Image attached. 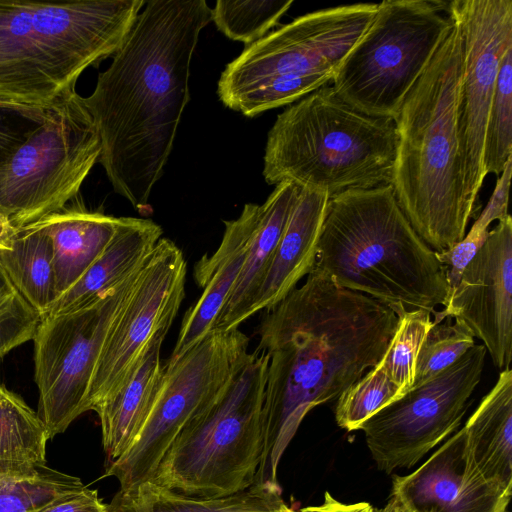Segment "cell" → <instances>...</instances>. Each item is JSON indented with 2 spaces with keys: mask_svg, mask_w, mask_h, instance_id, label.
Listing matches in <instances>:
<instances>
[{
  "mask_svg": "<svg viewBox=\"0 0 512 512\" xmlns=\"http://www.w3.org/2000/svg\"><path fill=\"white\" fill-rule=\"evenodd\" d=\"M397 325L388 305L340 287L316 268L265 311L256 331V350L269 354L256 481L277 482L282 455L307 413L337 400L375 367Z\"/></svg>",
  "mask_w": 512,
  "mask_h": 512,
  "instance_id": "6da1fadb",
  "label": "cell"
},
{
  "mask_svg": "<svg viewBox=\"0 0 512 512\" xmlns=\"http://www.w3.org/2000/svg\"><path fill=\"white\" fill-rule=\"evenodd\" d=\"M211 22L205 0H150L83 97L101 142L99 161L114 191L147 206L189 102L190 65Z\"/></svg>",
  "mask_w": 512,
  "mask_h": 512,
  "instance_id": "7a4b0ae2",
  "label": "cell"
},
{
  "mask_svg": "<svg viewBox=\"0 0 512 512\" xmlns=\"http://www.w3.org/2000/svg\"><path fill=\"white\" fill-rule=\"evenodd\" d=\"M462 37L454 20L394 119L398 145L392 187L404 215L436 253L460 242L474 211L461 170Z\"/></svg>",
  "mask_w": 512,
  "mask_h": 512,
  "instance_id": "3957f363",
  "label": "cell"
},
{
  "mask_svg": "<svg viewBox=\"0 0 512 512\" xmlns=\"http://www.w3.org/2000/svg\"><path fill=\"white\" fill-rule=\"evenodd\" d=\"M314 268L394 312L434 315L450 292L446 267L411 226L392 185L329 198Z\"/></svg>",
  "mask_w": 512,
  "mask_h": 512,
  "instance_id": "277c9868",
  "label": "cell"
},
{
  "mask_svg": "<svg viewBox=\"0 0 512 512\" xmlns=\"http://www.w3.org/2000/svg\"><path fill=\"white\" fill-rule=\"evenodd\" d=\"M144 0H0V104L47 110L82 72L113 56Z\"/></svg>",
  "mask_w": 512,
  "mask_h": 512,
  "instance_id": "5b68a950",
  "label": "cell"
},
{
  "mask_svg": "<svg viewBox=\"0 0 512 512\" xmlns=\"http://www.w3.org/2000/svg\"><path fill=\"white\" fill-rule=\"evenodd\" d=\"M398 145L391 118L359 112L331 86L280 113L268 132L263 176L326 193L392 185Z\"/></svg>",
  "mask_w": 512,
  "mask_h": 512,
  "instance_id": "8992f818",
  "label": "cell"
},
{
  "mask_svg": "<svg viewBox=\"0 0 512 512\" xmlns=\"http://www.w3.org/2000/svg\"><path fill=\"white\" fill-rule=\"evenodd\" d=\"M377 6L324 8L269 32L227 64L218 81L219 99L255 117L325 86L372 22Z\"/></svg>",
  "mask_w": 512,
  "mask_h": 512,
  "instance_id": "52a82bcc",
  "label": "cell"
},
{
  "mask_svg": "<svg viewBox=\"0 0 512 512\" xmlns=\"http://www.w3.org/2000/svg\"><path fill=\"white\" fill-rule=\"evenodd\" d=\"M269 354L255 350L230 386L193 416L150 482L191 497L250 487L263 449L262 405Z\"/></svg>",
  "mask_w": 512,
  "mask_h": 512,
  "instance_id": "ba28073f",
  "label": "cell"
},
{
  "mask_svg": "<svg viewBox=\"0 0 512 512\" xmlns=\"http://www.w3.org/2000/svg\"><path fill=\"white\" fill-rule=\"evenodd\" d=\"M449 1L385 0L342 61L332 89L366 115L395 119L453 26Z\"/></svg>",
  "mask_w": 512,
  "mask_h": 512,
  "instance_id": "9c48e42d",
  "label": "cell"
},
{
  "mask_svg": "<svg viewBox=\"0 0 512 512\" xmlns=\"http://www.w3.org/2000/svg\"><path fill=\"white\" fill-rule=\"evenodd\" d=\"M101 142L76 90L47 109L41 123L0 163V213L19 229L75 199Z\"/></svg>",
  "mask_w": 512,
  "mask_h": 512,
  "instance_id": "30bf717a",
  "label": "cell"
},
{
  "mask_svg": "<svg viewBox=\"0 0 512 512\" xmlns=\"http://www.w3.org/2000/svg\"><path fill=\"white\" fill-rule=\"evenodd\" d=\"M248 347L249 338L239 328L213 329L181 356L169 358L142 429L104 476L116 477L122 492L150 481L187 422L221 395L248 363L253 353Z\"/></svg>",
  "mask_w": 512,
  "mask_h": 512,
  "instance_id": "8fae6325",
  "label": "cell"
},
{
  "mask_svg": "<svg viewBox=\"0 0 512 512\" xmlns=\"http://www.w3.org/2000/svg\"><path fill=\"white\" fill-rule=\"evenodd\" d=\"M142 265L90 305L41 318L33 338L34 378L38 388L37 415L49 439L89 411V385L101 348L132 294Z\"/></svg>",
  "mask_w": 512,
  "mask_h": 512,
  "instance_id": "7c38bea8",
  "label": "cell"
},
{
  "mask_svg": "<svg viewBox=\"0 0 512 512\" xmlns=\"http://www.w3.org/2000/svg\"><path fill=\"white\" fill-rule=\"evenodd\" d=\"M486 353L483 344L473 345L450 367L413 385L359 427L380 471L390 474L414 466L459 427Z\"/></svg>",
  "mask_w": 512,
  "mask_h": 512,
  "instance_id": "4fadbf2b",
  "label": "cell"
},
{
  "mask_svg": "<svg viewBox=\"0 0 512 512\" xmlns=\"http://www.w3.org/2000/svg\"><path fill=\"white\" fill-rule=\"evenodd\" d=\"M186 272L182 250L161 238L104 340L89 385L88 410L95 411L122 389L153 344L165 339L185 296Z\"/></svg>",
  "mask_w": 512,
  "mask_h": 512,
  "instance_id": "5bb4252c",
  "label": "cell"
},
{
  "mask_svg": "<svg viewBox=\"0 0 512 512\" xmlns=\"http://www.w3.org/2000/svg\"><path fill=\"white\" fill-rule=\"evenodd\" d=\"M463 47L459 139L465 200L475 203L487 176L484 141L502 58L512 47V0L449 1Z\"/></svg>",
  "mask_w": 512,
  "mask_h": 512,
  "instance_id": "9a60e30c",
  "label": "cell"
},
{
  "mask_svg": "<svg viewBox=\"0 0 512 512\" xmlns=\"http://www.w3.org/2000/svg\"><path fill=\"white\" fill-rule=\"evenodd\" d=\"M512 219L489 230L434 320L460 321L483 342L494 365L509 369L512 358Z\"/></svg>",
  "mask_w": 512,
  "mask_h": 512,
  "instance_id": "2e32d148",
  "label": "cell"
},
{
  "mask_svg": "<svg viewBox=\"0 0 512 512\" xmlns=\"http://www.w3.org/2000/svg\"><path fill=\"white\" fill-rule=\"evenodd\" d=\"M391 495L407 512H508L512 491L487 481L471 464L460 429L415 471L395 475Z\"/></svg>",
  "mask_w": 512,
  "mask_h": 512,
  "instance_id": "e0dca14e",
  "label": "cell"
},
{
  "mask_svg": "<svg viewBox=\"0 0 512 512\" xmlns=\"http://www.w3.org/2000/svg\"><path fill=\"white\" fill-rule=\"evenodd\" d=\"M329 198L324 192L301 188L249 317L273 308L313 271Z\"/></svg>",
  "mask_w": 512,
  "mask_h": 512,
  "instance_id": "ac0fdd59",
  "label": "cell"
},
{
  "mask_svg": "<svg viewBox=\"0 0 512 512\" xmlns=\"http://www.w3.org/2000/svg\"><path fill=\"white\" fill-rule=\"evenodd\" d=\"M162 234L161 226L150 219L121 217L114 236L101 255L55 300L44 317L73 312L98 300L142 265Z\"/></svg>",
  "mask_w": 512,
  "mask_h": 512,
  "instance_id": "d6986e66",
  "label": "cell"
},
{
  "mask_svg": "<svg viewBox=\"0 0 512 512\" xmlns=\"http://www.w3.org/2000/svg\"><path fill=\"white\" fill-rule=\"evenodd\" d=\"M120 222L121 217L88 211L79 204H67L61 210L26 225L50 238L58 297L97 260Z\"/></svg>",
  "mask_w": 512,
  "mask_h": 512,
  "instance_id": "ffe728a7",
  "label": "cell"
},
{
  "mask_svg": "<svg viewBox=\"0 0 512 512\" xmlns=\"http://www.w3.org/2000/svg\"><path fill=\"white\" fill-rule=\"evenodd\" d=\"M253 234L226 230L214 253L195 264L193 276L203 293L185 312L170 358L181 356L213 330L240 275Z\"/></svg>",
  "mask_w": 512,
  "mask_h": 512,
  "instance_id": "44dd1931",
  "label": "cell"
},
{
  "mask_svg": "<svg viewBox=\"0 0 512 512\" xmlns=\"http://www.w3.org/2000/svg\"><path fill=\"white\" fill-rule=\"evenodd\" d=\"M467 458L489 482L512 491V370H502L462 428Z\"/></svg>",
  "mask_w": 512,
  "mask_h": 512,
  "instance_id": "7402d4cb",
  "label": "cell"
},
{
  "mask_svg": "<svg viewBox=\"0 0 512 512\" xmlns=\"http://www.w3.org/2000/svg\"><path fill=\"white\" fill-rule=\"evenodd\" d=\"M301 187L283 181L261 204V215L251 239L245 261L234 288L221 310L213 329L238 328L249 319V311L260 289L266 271L297 201Z\"/></svg>",
  "mask_w": 512,
  "mask_h": 512,
  "instance_id": "603a6c76",
  "label": "cell"
},
{
  "mask_svg": "<svg viewBox=\"0 0 512 512\" xmlns=\"http://www.w3.org/2000/svg\"><path fill=\"white\" fill-rule=\"evenodd\" d=\"M163 341L157 340L129 382L95 409L110 463L131 446L152 410L164 372Z\"/></svg>",
  "mask_w": 512,
  "mask_h": 512,
  "instance_id": "cb8c5ba5",
  "label": "cell"
},
{
  "mask_svg": "<svg viewBox=\"0 0 512 512\" xmlns=\"http://www.w3.org/2000/svg\"><path fill=\"white\" fill-rule=\"evenodd\" d=\"M44 423L18 395L0 385V480L32 479L46 466Z\"/></svg>",
  "mask_w": 512,
  "mask_h": 512,
  "instance_id": "d4e9b609",
  "label": "cell"
},
{
  "mask_svg": "<svg viewBox=\"0 0 512 512\" xmlns=\"http://www.w3.org/2000/svg\"><path fill=\"white\" fill-rule=\"evenodd\" d=\"M125 493L134 512H281L287 507L274 481H255L245 490L208 498L186 496L150 481Z\"/></svg>",
  "mask_w": 512,
  "mask_h": 512,
  "instance_id": "484cf974",
  "label": "cell"
},
{
  "mask_svg": "<svg viewBox=\"0 0 512 512\" xmlns=\"http://www.w3.org/2000/svg\"><path fill=\"white\" fill-rule=\"evenodd\" d=\"M10 249H0V265L11 283L44 317L58 297L50 238L29 226L17 229Z\"/></svg>",
  "mask_w": 512,
  "mask_h": 512,
  "instance_id": "4316f807",
  "label": "cell"
},
{
  "mask_svg": "<svg viewBox=\"0 0 512 512\" xmlns=\"http://www.w3.org/2000/svg\"><path fill=\"white\" fill-rule=\"evenodd\" d=\"M293 1H222L211 9V21L231 40L252 44L279 23Z\"/></svg>",
  "mask_w": 512,
  "mask_h": 512,
  "instance_id": "83f0119b",
  "label": "cell"
},
{
  "mask_svg": "<svg viewBox=\"0 0 512 512\" xmlns=\"http://www.w3.org/2000/svg\"><path fill=\"white\" fill-rule=\"evenodd\" d=\"M512 158V47L504 54L488 114L484 141L486 175L499 176Z\"/></svg>",
  "mask_w": 512,
  "mask_h": 512,
  "instance_id": "f1b7e54d",
  "label": "cell"
},
{
  "mask_svg": "<svg viewBox=\"0 0 512 512\" xmlns=\"http://www.w3.org/2000/svg\"><path fill=\"white\" fill-rule=\"evenodd\" d=\"M395 313L398 325L379 364L405 394L414 385L417 356L433 320L426 310Z\"/></svg>",
  "mask_w": 512,
  "mask_h": 512,
  "instance_id": "f546056e",
  "label": "cell"
},
{
  "mask_svg": "<svg viewBox=\"0 0 512 512\" xmlns=\"http://www.w3.org/2000/svg\"><path fill=\"white\" fill-rule=\"evenodd\" d=\"M402 395L378 363L339 396L336 422L347 431L359 430L366 420Z\"/></svg>",
  "mask_w": 512,
  "mask_h": 512,
  "instance_id": "4dcf8cb0",
  "label": "cell"
},
{
  "mask_svg": "<svg viewBox=\"0 0 512 512\" xmlns=\"http://www.w3.org/2000/svg\"><path fill=\"white\" fill-rule=\"evenodd\" d=\"M447 319L445 323L433 320L417 356L414 385L450 367L475 345L474 337L460 321Z\"/></svg>",
  "mask_w": 512,
  "mask_h": 512,
  "instance_id": "1f68e13d",
  "label": "cell"
},
{
  "mask_svg": "<svg viewBox=\"0 0 512 512\" xmlns=\"http://www.w3.org/2000/svg\"><path fill=\"white\" fill-rule=\"evenodd\" d=\"M82 486L78 477L46 465L32 479L0 480V512H33L53 497Z\"/></svg>",
  "mask_w": 512,
  "mask_h": 512,
  "instance_id": "d6a6232c",
  "label": "cell"
},
{
  "mask_svg": "<svg viewBox=\"0 0 512 512\" xmlns=\"http://www.w3.org/2000/svg\"><path fill=\"white\" fill-rule=\"evenodd\" d=\"M41 316L18 292L0 265V358L33 340Z\"/></svg>",
  "mask_w": 512,
  "mask_h": 512,
  "instance_id": "836d02e7",
  "label": "cell"
},
{
  "mask_svg": "<svg viewBox=\"0 0 512 512\" xmlns=\"http://www.w3.org/2000/svg\"><path fill=\"white\" fill-rule=\"evenodd\" d=\"M46 110L0 104V163L7 159L42 121Z\"/></svg>",
  "mask_w": 512,
  "mask_h": 512,
  "instance_id": "e575fe53",
  "label": "cell"
},
{
  "mask_svg": "<svg viewBox=\"0 0 512 512\" xmlns=\"http://www.w3.org/2000/svg\"><path fill=\"white\" fill-rule=\"evenodd\" d=\"M33 512H108V505L99 498L97 490L84 485L53 497Z\"/></svg>",
  "mask_w": 512,
  "mask_h": 512,
  "instance_id": "d590c367",
  "label": "cell"
},
{
  "mask_svg": "<svg viewBox=\"0 0 512 512\" xmlns=\"http://www.w3.org/2000/svg\"><path fill=\"white\" fill-rule=\"evenodd\" d=\"M512 171V158L508 160L503 172L498 176L494 191L475 223L488 229L495 220H503L508 214V195Z\"/></svg>",
  "mask_w": 512,
  "mask_h": 512,
  "instance_id": "8d00e7d4",
  "label": "cell"
},
{
  "mask_svg": "<svg viewBox=\"0 0 512 512\" xmlns=\"http://www.w3.org/2000/svg\"><path fill=\"white\" fill-rule=\"evenodd\" d=\"M300 512H373V507L367 502L346 504L335 499L328 491L324 493V500L320 505L308 506Z\"/></svg>",
  "mask_w": 512,
  "mask_h": 512,
  "instance_id": "74e56055",
  "label": "cell"
},
{
  "mask_svg": "<svg viewBox=\"0 0 512 512\" xmlns=\"http://www.w3.org/2000/svg\"><path fill=\"white\" fill-rule=\"evenodd\" d=\"M17 235V229L0 213V249H10Z\"/></svg>",
  "mask_w": 512,
  "mask_h": 512,
  "instance_id": "f35d334b",
  "label": "cell"
},
{
  "mask_svg": "<svg viewBox=\"0 0 512 512\" xmlns=\"http://www.w3.org/2000/svg\"><path fill=\"white\" fill-rule=\"evenodd\" d=\"M373 512H407L401 503L391 495L388 502L381 508L374 509Z\"/></svg>",
  "mask_w": 512,
  "mask_h": 512,
  "instance_id": "ab89813d",
  "label": "cell"
},
{
  "mask_svg": "<svg viewBox=\"0 0 512 512\" xmlns=\"http://www.w3.org/2000/svg\"><path fill=\"white\" fill-rule=\"evenodd\" d=\"M281 512H300V511H295L294 509L290 508V507H286L285 509H283Z\"/></svg>",
  "mask_w": 512,
  "mask_h": 512,
  "instance_id": "60d3db41",
  "label": "cell"
}]
</instances>
